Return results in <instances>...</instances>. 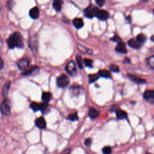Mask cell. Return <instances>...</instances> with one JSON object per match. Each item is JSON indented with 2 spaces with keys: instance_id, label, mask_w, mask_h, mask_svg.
I'll list each match as a JSON object with an SVG mask.
<instances>
[{
  "instance_id": "6da1fadb",
  "label": "cell",
  "mask_w": 154,
  "mask_h": 154,
  "mask_svg": "<svg viewBox=\"0 0 154 154\" xmlns=\"http://www.w3.org/2000/svg\"><path fill=\"white\" fill-rule=\"evenodd\" d=\"M7 44L10 49H13L15 47L23 48L24 46L22 36L19 32H15L12 35L7 39Z\"/></svg>"
},
{
  "instance_id": "7a4b0ae2",
  "label": "cell",
  "mask_w": 154,
  "mask_h": 154,
  "mask_svg": "<svg viewBox=\"0 0 154 154\" xmlns=\"http://www.w3.org/2000/svg\"><path fill=\"white\" fill-rule=\"evenodd\" d=\"M99 11L98 8L93 6V4L89 5L84 10V14L86 18H93L95 17H96V15Z\"/></svg>"
},
{
  "instance_id": "3957f363",
  "label": "cell",
  "mask_w": 154,
  "mask_h": 154,
  "mask_svg": "<svg viewBox=\"0 0 154 154\" xmlns=\"http://www.w3.org/2000/svg\"><path fill=\"white\" fill-rule=\"evenodd\" d=\"M70 83L69 77L65 74H61L57 78V85L60 88L66 87Z\"/></svg>"
},
{
  "instance_id": "277c9868",
  "label": "cell",
  "mask_w": 154,
  "mask_h": 154,
  "mask_svg": "<svg viewBox=\"0 0 154 154\" xmlns=\"http://www.w3.org/2000/svg\"><path fill=\"white\" fill-rule=\"evenodd\" d=\"M65 69L68 74L71 76H74L77 74L76 65L74 61H69L66 66Z\"/></svg>"
},
{
  "instance_id": "5b68a950",
  "label": "cell",
  "mask_w": 154,
  "mask_h": 154,
  "mask_svg": "<svg viewBox=\"0 0 154 154\" xmlns=\"http://www.w3.org/2000/svg\"><path fill=\"white\" fill-rule=\"evenodd\" d=\"M28 45L31 50L33 52H37V48H38V39L36 35L31 36L30 38Z\"/></svg>"
},
{
  "instance_id": "8992f818",
  "label": "cell",
  "mask_w": 154,
  "mask_h": 154,
  "mask_svg": "<svg viewBox=\"0 0 154 154\" xmlns=\"http://www.w3.org/2000/svg\"><path fill=\"white\" fill-rule=\"evenodd\" d=\"M1 111L3 115L4 116H9L10 113V107L9 102L7 99H4V101L1 104Z\"/></svg>"
},
{
  "instance_id": "52a82bcc",
  "label": "cell",
  "mask_w": 154,
  "mask_h": 154,
  "mask_svg": "<svg viewBox=\"0 0 154 154\" xmlns=\"http://www.w3.org/2000/svg\"><path fill=\"white\" fill-rule=\"evenodd\" d=\"M39 72V68L37 66H33L26 71L22 73V75L23 76H33L37 74Z\"/></svg>"
},
{
  "instance_id": "ba28073f",
  "label": "cell",
  "mask_w": 154,
  "mask_h": 154,
  "mask_svg": "<svg viewBox=\"0 0 154 154\" xmlns=\"http://www.w3.org/2000/svg\"><path fill=\"white\" fill-rule=\"evenodd\" d=\"M30 64L29 60L27 58H23L18 62V66L21 70H24L28 69Z\"/></svg>"
},
{
  "instance_id": "9c48e42d",
  "label": "cell",
  "mask_w": 154,
  "mask_h": 154,
  "mask_svg": "<svg viewBox=\"0 0 154 154\" xmlns=\"http://www.w3.org/2000/svg\"><path fill=\"white\" fill-rule=\"evenodd\" d=\"M144 99L148 102L153 104L154 102V95L153 90H146L143 94Z\"/></svg>"
},
{
  "instance_id": "30bf717a",
  "label": "cell",
  "mask_w": 154,
  "mask_h": 154,
  "mask_svg": "<svg viewBox=\"0 0 154 154\" xmlns=\"http://www.w3.org/2000/svg\"><path fill=\"white\" fill-rule=\"evenodd\" d=\"M109 13L104 10H99L96 15V17L101 21H106L109 18Z\"/></svg>"
},
{
  "instance_id": "8fae6325",
  "label": "cell",
  "mask_w": 154,
  "mask_h": 154,
  "mask_svg": "<svg viewBox=\"0 0 154 154\" xmlns=\"http://www.w3.org/2000/svg\"><path fill=\"white\" fill-rule=\"evenodd\" d=\"M115 50L121 54H126L128 52L125 44L122 41L117 43V45L115 48Z\"/></svg>"
},
{
  "instance_id": "7c38bea8",
  "label": "cell",
  "mask_w": 154,
  "mask_h": 154,
  "mask_svg": "<svg viewBox=\"0 0 154 154\" xmlns=\"http://www.w3.org/2000/svg\"><path fill=\"white\" fill-rule=\"evenodd\" d=\"M51 109V106L48 103H42L40 104V109L42 113L44 115H46L48 113H50Z\"/></svg>"
},
{
  "instance_id": "4fadbf2b",
  "label": "cell",
  "mask_w": 154,
  "mask_h": 154,
  "mask_svg": "<svg viewBox=\"0 0 154 154\" xmlns=\"http://www.w3.org/2000/svg\"><path fill=\"white\" fill-rule=\"evenodd\" d=\"M128 77L131 81H133L134 83H135L136 84H144L146 83V81L145 79L140 78H138L137 77H136L134 75L129 74H128Z\"/></svg>"
},
{
  "instance_id": "5bb4252c",
  "label": "cell",
  "mask_w": 154,
  "mask_h": 154,
  "mask_svg": "<svg viewBox=\"0 0 154 154\" xmlns=\"http://www.w3.org/2000/svg\"><path fill=\"white\" fill-rule=\"evenodd\" d=\"M36 125L39 129H45L46 126V122L44 117H40L36 120Z\"/></svg>"
},
{
  "instance_id": "9a60e30c",
  "label": "cell",
  "mask_w": 154,
  "mask_h": 154,
  "mask_svg": "<svg viewBox=\"0 0 154 154\" xmlns=\"http://www.w3.org/2000/svg\"><path fill=\"white\" fill-rule=\"evenodd\" d=\"M100 115V112L95 108L94 107H90L88 111V116L91 119H95L98 118Z\"/></svg>"
},
{
  "instance_id": "2e32d148",
  "label": "cell",
  "mask_w": 154,
  "mask_h": 154,
  "mask_svg": "<svg viewBox=\"0 0 154 154\" xmlns=\"http://www.w3.org/2000/svg\"><path fill=\"white\" fill-rule=\"evenodd\" d=\"M128 44L129 46H131V48H134V49L139 50V49H140V48L142 47V44H140L139 42H138L136 40L134 39L128 40Z\"/></svg>"
},
{
  "instance_id": "e0dca14e",
  "label": "cell",
  "mask_w": 154,
  "mask_h": 154,
  "mask_svg": "<svg viewBox=\"0 0 154 154\" xmlns=\"http://www.w3.org/2000/svg\"><path fill=\"white\" fill-rule=\"evenodd\" d=\"M39 14H40V11L37 7H35L33 8H32L29 12L30 17L34 19H36L39 17Z\"/></svg>"
},
{
  "instance_id": "ac0fdd59",
  "label": "cell",
  "mask_w": 154,
  "mask_h": 154,
  "mask_svg": "<svg viewBox=\"0 0 154 154\" xmlns=\"http://www.w3.org/2000/svg\"><path fill=\"white\" fill-rule=\"evenodd\" d=\"M73 25L77 28V29H80L82 28L84 26V21L82 18H75L73 20Z\"/></svg>"
},
{
  "instance_id": "d6986e66",
  "label": "cell",
  "mask_w": 154,
  "mask_h": 154,
  "mask_svg": "<svg viewBox=\"0 0 154 154\" xmlns=\"http://www.w3.org/2000/svg\"><path fill=\"white\" fill-rule=\"evenodd\" d=\"M77 49L81 53L83 54H93V51L92 50L88 49V48L84 47V46L80 45V44H78L77 45Z\"/></svg>"
},
{
  "instance_id": "ffe728a7",
  "label": "cell",
  "mask_w": 154,
  "mask_h": 154,
  "mask_svg": "<svg viewBox=\"0 0 154 154\" xmlns=\"http://www.w3.org/2000/svg\"><path fill=\"white\" fill-rule=\"evenodd\" d=\"M52 98V95L50 92H44L42 95V99L45 103H49Z\"/></svg>"
},
{
  "instance_id": "44dd1931",
  "label": "cell",
  "mask_w": 154,
  "mask_h": 154,
  "mask_svg": "<svg viewBox=\"0 0 154 154\" xmlns=\"http://www.w3.org/2000/svg\"><path fill=\"white\" fill-rule=\"evenodd\" d=\"M116 112V116L118 119L123 120L127 118L128 114L126 111L118 109Z\"/></svg>"
},
{
  "instance_id": "7402d4cb",
  "label": "cell",
  "mask_w": 154,
  "mask_h": 154,
  "mask_svg": "<svg viewBox=\"0 0 154 154\" xmlns=\"http://www.w3.org/2000/svg\"><path fill=\"white\" fill-rule=\"evenodd\" d=\"M62 4L63 1H60V0H55V1L52 3V6L54 9L57 12H60L61 10L62 7Z\"/></svg>"
},
{
  "instance_id": "603a6c76",
  "label": "cell",
  "mask_w": 154,
  "mask_h": 154,
  "mask_svg": "<svg viewBox=\"0 0 154 154\" xmlns=\"http://www.w3.org/2000/svg\"><path fill=\"white\" fill-rule=\"evenodd\" d=\"M98 75L99 77H101L102 78H111V75L110 72L107 70H101L98 72Z\"/></svg>"
},
{
  "instance_id": "cb8c5ba5",
  "label": "cell",
  "mask_w": 154,
  "mask_h": 154,
  "mask_svg": "<svg viewBox=\"0 0 154 154\" xmlns=\"http://www.w3.org/2000/svg\"><path fill=\"white\" fill-rule=\"evenodd\" d=\"M146 39H147L146 36L145 35H144L142 33L138 35L137 36V38H136V40H137V41L138 42H139L141 44H144L146 41Z\"/></svg>"
},
{
  "instance_id": "d4e9b609",
  "label": "cell",
  "mask_w": 154,
  "mask_h": 154,
  "mask_svg": "<svg viewBox=\"0 0 154 154\" xmlns=\"http://www.w3.org/2000/svg\"><path fill=\"white\" fill-rule=\"evenodd\" d=\"M10 81H8L7 83H6L3 88V92L2 94L4 96H6L7 93H8V91H9V89L10 88Z\"/></svg>"
},
{
  "instance_id": "484cf974",
  "label": "cell",
  "mask_w": 154,
  "mask_h": 154,
  "mask_svg": "<svg viewBox=\"0 0 154 154\" xmlns=\"http://www.w3.org/2000/svg\"><path fill=\"white\" fill-rule=\"evenodd\" d=\"M99 75L98 74H90L88 75V79L89 83H95L96 80H98L99 78Z\"/></svg>"
},
{
  "instance_id": "4316f807",
  "label": "cell",
  "mask_w": 154,
  "mask_h": 154,
  "mask_svg": "<svg viewBox=\"0 0 154 154\" xmlns=\"http://www.w3.org/2000/svg\"><path fill=\"white\" fill-rule=\"evenodd\" d=\"M67 119L69 120L70 121H77L78 120V116L77 115V113H71V114L69 115L68 116Z\"/></svg>"
},
{
  "instance_id": "83f0119b",
  "label": "cell",
  "mask_w": 154,
  "mask_h": 154,
  "mask_svg": "<svg viewBox=\"0 0 154 154\" xmlns=\"http://www.w3.org/2000/svg\"><path fill=\"white\" fill-rule=\"evenodd\" d=\"M30 108L35 112H36L40 109V104L36 102H33L30 104Z\"/></svg>"
},
{
  "instance_id": "f1b7e54d",
  "label": "cell",
  "mask_w": 154,
  "mask_h": 154,
  "mask_svg": "<svg viewBox=\"0 0 154 154\" xmlns=\"http://www.w3.org/2000/svg\"><path fill=\"white\" fill-rule=\"evenodd\" d=\"M76 61H77V64L78 66L79 67V69H83V60H82V58L79 55H77L76 56Z\"/></svg>"
},
{
  "instance_id": "f546056e",
  "label": "cell",
  "mask_w": 154,
  "mask_h": 154,
  "mask_svg": "<svg viewBox=\"0 0 154 154\" xmlns=\"http://www.w3.org/2000/svg\"><path fill=\"white\" fill-rule=\"evenodd\" d=\"M147 63L152 69H153L154 68V56L153 55L151 56L150 57H149L147 59Z\"/></svg>"
},
{
  "instance_id": "4dcf8cb0",
  "label": "cell",
  "mask_w": 154,
  "mask_h": 154,
  "mask_svg": "<svg viewBox=\"0 0 154 154\" xmlns=\"http://www.w3.org/2000/svg\"><path fill=\"white\" fill-rule=\"evenodd\" d=\"M70 90L73 95H78L80 91V87L79 86H73L70 88Z\"/></svg>"
},
{
  "instance_id": "1f68e13d",
  "label": "cell",
  "mask_w": 154,
  "mask_h": 154,
  "mask_svg": "<svg viewBox=\"0 0 154 154\" xmlns=\"http://www.w3.org/2000/svg\"><path fill=\"white\" fill-rule=\"evenodd\" d=\"M84 63L85 64V65L90 68H93V61L91 59H85L83 60Z\"/></svg>"
},
{
  "instance_id": "d6a6232c",
  "label": "cell",
  "mask_w": 154,
  "mask_h": 154,
  "mask_svg": "<svg viewBox=\"0 0 154 154\" xmlns=\"http://www.w3.org/2000/svg\"><path fill=\"white\" fill-rule=\"evenodd\" d=\"M110 69L111 71L114 72H119L120 69L118 66H117L116 64H112L110 66Z\"/></svg>"
},
{
  "instance_id": "836d02e7",
  "label": "cell",
  "mask_w": 154,
  "mask_h": 154,
  "mask_svg": "<svg viewBox=\"0 0 154 154\" xmlns=\"http://www.w3.org/2000/svg\"><path fill=\"white\" fill-rule=\"evenodd\" d=\"M111 148L110 146H105L102 149V152L104 154H111Z\"/></svg>"
},
{
  "instance_id": "e575fe53",
  "label": "cell",
  "mask_w": 154,
  "mask_h": 154,
  "mask_svg": "<svg viewBox=\"0 0 154 154\" xmlns=\"http://www.w3.org/2000/svg\"><path fill=\"white\" fill-rule=\"evenodd\" d=\"M110 40H112V41H113V42H115L117 43H119V42L122 41V39H120V37H119L118 36H116V35H115V36H113V37H111L110 39Z\"/></svg>"
},
{
  "instance_id": "d590c367",
  "label": "cell",
  "mask_w": 154,
  "mask_h": 154,
  "mask_svg": "<svg viewBox=\"0 0 154 154\" xmlns=\"http://www.w3.org/2000/svg\"><path fill=\"white\" fill-rule=\"evenodd\" d=\"M84 144L86 147H90L92 144V139L90 138H88V139H86L84 142Z\"/></svg>"
},
{
  "instance_id": "8d00e7d4",
  "label": "cell",
  "mask_w": 154,
  "mask_h": 154,
  "mask_svg": "<svg viewBox=\"0 0 154 154\" xmlns=\"http://www.w3.org/2000/svg\"><path fill=\"white\" fill-rule=\"evenodd\" d=\"M96 3L99 6L102 7L104 5V4L105 3V1H104V0H96Z\"/></svg>"
},
{
  "instance_id": "74e56055",
  "label": "cell",
  "mask_w": 154,
  "mask_h": 154,
  "mask_svg": "<svg viewBox=\"0 0 154 154\" xmlns=\"http://www.w3.org/2000/svg\"><path fill=\"white\" fill-rule=\"evenodd\" d=\"M4 61L3 60V59L1 58V57H0V69H2L4 67Z\"/></svg>"
},
{
  "instance_id": "f35d334b",
  "label": "cell",
  "mask_w": 154,
  "mask_h": 154,
  "mask_svg": "<svg viewBox=\"0 0 154 154\" xmlns=\"http://www.w3.org/2000/svg\"><path fill=\"white\" fill-rule=\"evenodd\" d=\"M124 63H131V60L130 59H129L128 58H126L125 60L124 61Z\"/></svg>"
},
{
  "instance_id": "ab89813d",
  "label": "cell",
  "mask_w": 154,
  "mask_h": 154,
  "mask_svg": "<svg viewBox=\"0 0 154 154\" xmlns=\"http://www.w3.org/2000/svg\"><path fill=\"white\" fill-rule=\"evenodd\" d=\"M118 109H116V105H113V106L112 107V108H111V111H116Z\"/></svg>"
},
{
  "instance_id": "60d3db41",
  "label": "cell",
  "mask_w": 154,
  "mask_h": 154,
  "mask_svg": "<svg viewBox=\"0 0 154 154\" xmlns=\"http://www.w3.org/2000/svg\"><path fill=\"white\" fill-rule=\"evenodd\" d=\"M2 46H3V40L1 36H0V49L2 48Z\"/></svg>"
},
{
  "instance_id": "b9f144b4",
  "label": "cell",
  "mask_w": 154,
  "mask_h": 154,
  "mask_svg": "<svg viewBox=\"0 0 154 154\" xmlns=\"http://www.w3.org/2000/svg\"><path fill=\"white\" fill-rule=\"evenodd\" d=\"M131 17H130V16H129V17H127V18H126V20L128 21V23H130V22H131Z\"/></svg>"
},
{
  "instance_id": "7bdbcfd3",
  "label": "cell",
  "mask_w": 154,
  "mask_h": 154,
  "mask_svg": "<svg viewBox=\"0 0 154 154\" xmlns=\"http://www.w3.org/2000/svg\"><path fill=\"white\" fill-rule=\"evenodd\" d=\"M69 153H70V150L69 151H68V152H66V153H64V154H69Z\"/></svg>"
},
{
  "instance_id": "ee69618b",
  "label": "cell",
  "mask_w": 154,
  "mask_h": 154,
  "mask_svg": "<svg viewBox=\"0 0 154 154\" xmlns=\"http://www.w3.org/2000/svg\"><path fill=\"white\" fill-rule=\"evenodd\" d=\"M146 154H151V153H146Z\"/></svg>"
}]
</instances>
